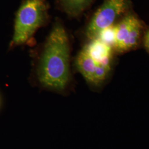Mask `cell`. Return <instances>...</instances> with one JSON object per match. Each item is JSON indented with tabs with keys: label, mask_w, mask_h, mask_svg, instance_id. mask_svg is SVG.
Wrapping results in <instances>:
<instances>
[{
	"label": "cell",
	"mask_w": 149,
	"mask_h": 149,
	"mask_svg": "<svg viewBox=\"0 0 149 149\" xmlns=\"http://www.w3.org/2000/svg\"><path fill=\"white\" fill-rule=\"evenodd\" d=\"M70 47L67 32L57 23L48 36L38 64L36 80L46 90L66 93L71 84Z\"/></svg>",
	"instance_id": "cell-1"
},
{
	"label": "cell",
	"mask_w": 149,
	"mask_h": 149,
	"mask_svg": "<svg viewBox=\"0 0 149 149\" xmlns=\"http://www.w3.org/2000/svg\"><path fill=\"white\" fill-rule=\"evenodd\" d=\"M47 10L45 0H25L16 15L12 45L27 42L45 21Z\"/></svg>",
	"instance_id": "cell-2"
},
{
	"label": "cell",
	"mask_w": 149,
	"mask_h": 149,
	"mask_svg": "<svg viewBox=\"0 0 149 149\" xmlns=\"http://www.w3.org/2000/svg\"><path fill=\"white\" fill-rule=\"evenodd\" d=\"M128 0H106L96 11L86 29V35L90 40L95 39L103 29L113 25L119 16L127 11Z\"/></svg>",
	"instance_id": "cell-3"
},
{
	"label": "cell",
	"mask_w": 149,
	"mask_h": 149,
	"mask_svg": "<svg viewBox=\"0 0 149 149\" xmlns=\"http://www.w3.org/2000/svg\"><path fill=\"white\" fill-rule=\"evenodd\" d=\"M142 24L133 15L125 17L116 25V36L113 50L123 53L138 45L141 35Z\"/></svg>",
	"instance_id": "cell-4"
},
{
	"label": "cell",
	"mask_w": 149,
	"mask_h": 149,
	"mask_svg": "<svg viewBox=\"0 0 149 149\" xmlns=\"http://www.w3.org/2000/svg\"><path fill=\"white\" fill-rule=\"evenodd\" d=\"M76 67L90 85L100 86L108 77L112 64H102L91 58L82 49L76 59Z\"/></svg>",
	"instance_id": "cell-5"
},
{
	"label": "cell",
	"mask_w": 149,
	"mask_h": 149,
	"mask_svg": "<svg viewBox=\"0 0 149 149\" xmlns=\"http://www.w3.org/2000/svg\"><path fill=\"white\" fill-rule=\"evenodd\" d=\"M91 58L102 64H112L113 49L100 39L95 38L83 48Z\"/></svg>",
	"instance_id": "cell-6"
},
{
	"label": "cell",
	"mask_w": 149,
	"mask_h": 149,
	"mask_svg": "<svg viewBox=\"0 0 149 149\" xmlns=\"http://www.w3.org/2000/svg\"><path fill=\"white\" fill-rule=\"evenodd\" d=\"M93 0H60L61 5L69 15L79 16L90 6Z\"/></svg>",
	"instance_id": "cell-7"
},
{
	"label": "cell",
	"mask_w": 149,
	"mask_h": 149,
	"mask_svg": "<svg viewBox=\"0 0 149 149\" xmlns=\"http://www.w3.org/2000/svg\"><path fill=\"white\" fill-rule=\"evenodd\" d=\"M116 36V25L107 27L99 33L96 38L111 46L113 49Z\"/></svg>",
	"instance_id": "cell-8"
},
{
	"label": "cell",
	"mask_w": 149,
	"mask_h": 149,
	"mask_svg": "<svg viewBox=\"0 0 149 149\" xmlns=\"http://www.w3.org/2000/svg\"><path fill=\"white\" fill-rule=\"evenodd\" d=\"M144 44L145 47L149 52V30L146 33L144 38Z\"/></svg>",
	"instance_id": "cell-9"
}]
</instances>
